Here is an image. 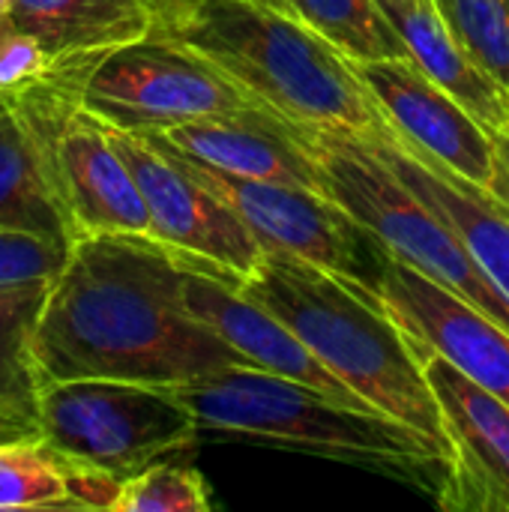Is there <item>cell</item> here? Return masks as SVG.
I'll return each mask as SVG.
<instances>
[{
    "label": "cell",
    "mask_w": 509,
    "mask_h": 512,
    "mask_svg": "<svg viewBox=\"0 0 509 512\" xmlns=\"http://www.w3.org/2000/svg\"><path fill=\"white\" fill-rule=\"evenodd\" d=\"M165 147L174 150L171 144ZM174 153L210 192H216L243 219V225L255 234L264 252L294 255L354 282L372 288L378 285L384 264L381 246L327 192L276 180L222 174L183 156L180 150Z\"/></svg>",
    "instance_id": "9"
},
{
    "label": "cell",
    "mask_w": 509,
    "mask_h": 512,
    "mask_svg": "<svg viewBox=\"0 0 509 512\" xmlns=\"http://www.w3.org/2000/svg\"><path fill=\"white\" fill-rule=\"evenodd\" d=\"M36 420L39 438L69 468L120 483L189 453L201 435L198 420L174 387L114 378L42 384Z\"/></svg>",
    "instance_id": "6"
},
{
    "label": "cell",
    "mask_w": 509,
    "mask_h": 512,
    "mask_svg": "<svg viewBox=\"0 0 509 512\" xmlns=\"http://www.w3.org/2000/svg\"><path fill=\"white\" fill-rule=\"evenodd\" d=\"M0 228L33 234L66 249L81 240L6 93H0Z\"/></svg>",
    "instance_id": "19"
},
{
    "label": "cell",
    "mask_w": 509,
    "mask_h": 512,
    "mask_svg": "<svg viewBox=\"0 0 509 512\" xmlns=\"http://www.w3.org/2000/svg\"><path fill=\"white\" fill-rule=\"evenodd\" d=\"M39 438V420L33 411L0 405V444L6 441H33Z\"/></svg>",
    "instance_id": "28"
},
{
    "label": "cell",
    "mask_w": 509,
    "mask_h": 512,
    "mask_svg": "<svg viewBox=\"0 0 509 512\" xmlns=\"http://www.w3.org/2000/svg\"><path fill=\"white\" fill-rule=\"evenodd\" d=\"M48 288L51 285L0 291V405L6 408L36 414L42 378L33 354V336Z\"/></svg>",
    "instance_id": "22"
},
{
    "label": "cell",
    "mask_w": 509,
    "mask_h": 512,
    "mask_svg": "<svg viewBox=\"0 0 509 512\" xmlns=\"http://www.w3.org/2000/svg\"><path fill=\"white\" fill-rule=\"evenodd\" d=\"M150 135L222 174L327 192L318 159L300 141L294 126L267 108L201 117Z\"/></svg>",
    "instance_id": "15"
},
{
    "label": "cell",
    "mask_w": 509,
    "mask_h": 512,
    "mask_svg": "<svg viewBox=\"0 0 509 512\" xmlns=\"http://www.w3.org/2000/svg\"><path fill=\"white\" fill-rule=\"evenodd\" d=\"M489 192L509 207V123L495 135V180Z\"/></svg>",
    "instance_id": "29"
},
{
    "label": "cell",
    "mask_w": 509,
    "mask_h": 512,
    "mask_svg": "<svg viewBox=\"0 0 509 512\" xmlns=\"http://www.w3.org/2000/svg\"><path fill=\"white\" fill-rule=\"evenodd\" d=\"M66 63L81 105L99 120L138 135L264 108L207 57L153 33L102 54L66 57Z\"/></svg>",
    "instance_id": "8"
},
{
    "label": "cell",
    "mask_w": 509,
    "mask_h": 512,
    "mask_svg": "<svg viewBox=\"0 0 509 512\" xmlns=\"http://www.w3.org/2000/svg\"><path fill=\"white\" fill-rule=\"evenodd\" d=\"M477 63L509 90V0H438Z\"/></svg>",
    "instance_id": "24"
},
{
    "label": "cell",
    "mask_w": 509,
    "mask_h": 512,
    "mask_svg": "<svg viewBox=\"0 0 509 512\" xmlns=\"http://www.w3.org/2000/svg\"><path fill=\"white\" fill-rule=\"evenodd\" d=\"M375 288L420 348L509 402V330L501 321L387 252Z\"/></svg>",
    "instance_id": "12"
},
{
    "label": "cell",
    "mask_w": 509,
    "mask_h": 512,
    "mask_svg": "<svg viewBox=\"0 0 509 512\" xmlns=\"http://www.w3.org/2000/svg\"><path fill=\"white\" fill-rule=\"evenodd\" d=\"M42 384L114 378L186 387L252 363L183 300L174 249L141 234L81 237L51 282L33 336Z\"/></svg>",
    "instance_id": "1"
},
{
    "label": "cell",
    "mask_w": 509,
    "mask_h": 512,
    "mask_svg": "<svg viewBox=\"0 0 509 512\" xmlns=\"http://www.w3.org/2000/svg\"><path fill=\"white\" fill-rule=\"evenodd\" d=\"M105 129L141 189L150 237L180 255L222 267L243 285L264 261V249L243 219L153 135H138L111 123H105Z\"/></svg>",
    "instance_id": "10"
},
{
    "label": "cell",
    "mask_w": 509,
    "mask_h": 512,
    "mask_svg": "<svg viewBox=\"0 0 509 512\" xmlns=\"http://www.w3.org/2000/svg\"><path fill=\"white\" fill-rule=\"evenodd\" d=\"M177 258L183 264V300L189 312L231 348H237L252 363V369L309 384L357 408H372L357 393H351V387L342 384L279 315L252 300L240 288L237 276L192 255L177 252Z\"/></svg>",
    "instance_id": "13"
},
{
    "label": "cell",
    "mask_w": 509,
    "mask_h": 512,
    "mask_svg": "<svg viewBox=\"0 0 509 512\" xmlns=\"http://www.w3.org/2000/svg\"><path fill=\"white\" fill-rule=\"evenodd\" d=\"M411 60L456 96L492 135L509 123V90L498 84L450 27L438 0H375Z\"/></svg>",
    "instance_id": "17"
},
{
    "label": "cell",
    "mask_w": 509,
    "mask_h": 512,
    "mask_svg": "<svg viewBox=\"0 0 509 512\" xmlns=\"http://www.w3.org/2000/svg\"><path fill=\"white\" fill-rule=\"evenodd\" d=\"M213 498L201 471L159 462L123 483L114 512H210Z\"/></svg>",
    "instance_id": "23"
},
{
    "label": "cell",
    "mask_w": 509,
    "mask_h": 512,
    "mask_svg": "<svg viewBox=\"0 0 509 512\" xmlns=\"http://www.w3.org/2000/svg\"><path fill=\"white\" fill-rule=\"evenodd\" d=\"M333 39L354 60L411 57L375 0H258Z\"/></svg>",
    "instance_id": "20"
},
{
    "label": "cell",
    "mask_w": 509,
    "mask_h": 512,
    "mask_svg": "<svg viewBox=\"0 0 509 512\" xmlns=\"http://www.w3.org/2000/svg\"><path fill=\"white\" fill-rule=\"evenodd\" d=\"M9 6H12V0H0V18H3L6 12H9Z\"/></svg>",
    "instance_id": "30"
},
{
    "label": "cell",
    "mask_w": 509,
    "mask_h": 512,
    "mask_svg": "<svg viewBox=\"0 0 509 512\" xmlns=\"http://www.w3.org/2000/svg\"><path fill=\"white\" fill-rule=\"evenodd\" d=\"M324 171L327 195L381 246L426 279L474 303L509 330V300L492 285L453 222L384 159L375 141L291 123Z\"/></svg>",
    "instance_id": "5"
},
{
    "label": "cell",
    "mask_w": 509,
    "mask_h": 512,
    "mask_svg": "<svg viewBox=\"0 0 509 512\" xmlns=\"http://www.w3.org/2000/svg\"><path fill=\"white\" fill-rule=\"evenodd\" d=\"M165 39L207 57L288 123L339 129L375 144L402 141L360 78L354 57L273 6L258 0H204L195 18Z\"/></svg>",
    "instance_id": "3"
},
{
    "label": "cell",
    "mask_w": 509,
    "mask_h": 512,
    "mask_svg": "<svg viewBox=\"0 0 509 512\" xmlns=\"http://www.w3.org/2000/svg\"><path fill=\"white\" fill-rule=\"evenodd\" d=\"M0 21L33 36L51 60L102 54L153 30L141 0H12Z\"/></svg>",
    "instance_id": "18"
},
{
    "label": "cell",
    "mask_w": 509,
    "mask_h": 512,
    "mask_svg": "<svg viewBox=\"0 0 509 512\" xmlns=\"http://www.w3.org/2000/svg\"><path fill=\"white\" fill-rule=\"evenodd\" d=\"M384 159L399 171V177L432 201L462 234L471 255L492 279V285L509 300V207L489 189L450 171L444 162L426 150L393 141L378 144Z\"/></svg>",
    "instance_id": "16"
},
{
    "label": "cell",
    "mask_w": 509,
    "mask_h": 512,
    "mask_svg": "<svg viewBox=\"0 0 509 512\" xmlns=\"http://www.w3.org/2000/svg\"><path fill=\"white\" fill-rule=\"evenodd\" d=\"M402 141L426 150L450 171L489 189L495 180V135L411 57L354 60Z\"/></svg>",
    "instance_id": "14"
},
{
    "label": "cell",
    "mask_w": 509,
    "mask_h": 512,
    "mask_svg": "<svg viewBox=\"0 0 509 512\" xmlns=\"http://www.w3.org/2000/svg\"><path fill=\"white\" fill-rule=\"evenodd\" d=\"M0 510H78L69 465L42 438L0 444Z\"/></svg>",
    "instance_id": "21"
},
{
    "label": "cell",
    "mask_w": 509,
    "mask_h": 512,
    "mask_svg": "<svg viewBox=\"0 0 509 512\" xmlns=\"http://www.w3.org/2000/svg\"><path fill=\"white\" fill-rule=\"evenodd\" d=\"M150 24H153V36H168L174 30H180L183 24H189L195 18V12L201 9L204 0H141Z\"/></svg>",
    "instance_id": "27"
},
{
    "label": "cell",
    "mask_w": 509,
    "mask_h": 512,
    "mask_svg": "<svg viewBox=\"0 0 509 512\" xmlns=\"http://www.w3.org/2000/svg\"><path fill=\"white\" fill-rule=\"evenodd\" d=\"M48 66H51V57L33 36L0 21V93H12L30 84Z\"/></svg>",
    "instance_id": "26"
},
{
    "label": "cell",
    "mask_w": 509,
    "mask_h": 512,
    "mask_svg": "<svg viewBox=\"0 0 509 512\" xmlns=\"http://www.w3.org/2000/svg\"><path fill=\"white\" fill-rule=\"evenodd\" d=\"M423 369L441 408L447 471L438 507L447 512H509V402L480 387L435 351Z\"/></svg>",
    "instance_id": "11"
},
{
    "label": "cell",
    "mask_w": 509,
    "mask_h": 512,
    "mask_svg": "<svg viewBox=\"0 0 509 512\" xmlns=\"http://www.w3.org/2000/svg\"><path fill=\"white\" fill-rule=\"evenodd\" d=\"M240 288L279 315L366 405L408 423L447 453L423 351L390 315L378 288L282 252H264Z\"/></svg>",
    "instance_id": "2"
},
{
    "label": "cell",
    "mask_w": 509,
    "mask_h": 512,
    "mask_svg": "<svg viewBox=\"0 0 509 512\" xmlns=\"http://www.w3.org/2000/svg\"><path fill=\"white\" fill-rule=\"evenodd\" d=\"M177 393L201 432L333 459L414 483H426L435 474L444 477L447 471V453L408 423L261 369H231L177 387Z\"/></svg>",
    "instance_id": "4"
},
{
    "label": "cell",
    "mask_w": 509,
    "mask_h": 512,
    "mask_svg": "<svg viewBox=\"0 0 509 512\" xmlns=\"http://www.w3.org/2000/svg\"><path fill=\"white\" fill-rule=\"evenodd\" d=\"M72 249L51 240L0 228V291L51 285Z\"/></svg>",
    "instance_id": "25"
},
{
    "label": "cell",
    "mask_w": 509,
    "mask_h": 512,
    "mask_svg": "<svg viewBox=\"0 0 509 512\" xmlns=\"http://www.w3.org/2000/svg\"><path fill=\"white\" fill-rule=\"evenodd\" d=\"M6 96L39 153L48 183L81 237H150V216L141 189L105 123L81 105L75 75L66 60H51L39 78Z\"/></svg>",
    "instance_id": "7"
}]
</instances>
